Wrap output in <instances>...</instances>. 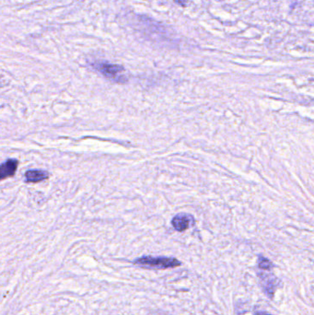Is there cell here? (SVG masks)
I'll return each instance as SVG.
<instances>
[{
    "label": "cell",
    "instance_id": "6da1fadb",
    "mask_svg": "<svg viewBox=\"0 0 314 315\" xmlns=\"http://www.w3.org/2000/svg\"><path fill=\"white\" fill-rule=\"evenodd\" d=\"M134 265L147 269L175 268L182 265L178 259L165 256H142L133 262Z\"/></svg>",
    "mask_w": 314,
    "mask_h": 315
},
{
    "label": "cell",
    "instance_id": "7a4b0ae2",
    "mask_svg": "<svg viewBox=\"0 0 314 315\" xmlns=\"http://www.w3.org/2000/svg\"><path fill=\"white\" fill-rule=\"evenodd\" d=\"M92 66L106 79L116 83H125L128 80L127 78L123 75L125 70L122 65L107 62H94L92 64Z\"/></svg>",
    "mask_w": 314,
    "mask_h": 315
},
{
    "label": "cell",
    "instance_id": "3957f363",
    "mask_svg": "<svg viewBox=\"0 0 314 315\" xmlns=\"http://www.w3.org/2000/svg\"><path fill=\"white\" fill-rule=\"evenodd\" d=\"M259 278H260V282H261L263 292L266 294L268 298L272 299L278 287V283H279L278 278L272 274L269 273L259 274Z\"/></svg>",
    "mask_w": 314,
    "mask_h": 315
},
{
    "label": "cell",
    "instance_id": "277c9868",
    "mask_svg": "<svg viewBox=\"0 0 314 315\" xmlns=\"http://www.w3.org/2000/svg\"><path fill=\"white\" fill-rule=\"evenodd\" d=\"M19 161L16 159H9L0 166V179L3 181L7 178L14 176L18 170Z\"/></svg>",
    "mask_w": 314,
    "mask_h": 315
},
{
    "label": "cell",
    "instance_id": "5b68a950",
    "mask_svg": "<svg viewBox=\"0 0 314 315\" xmlns=\"http://www.w3.org/2000/svg\"><path fill=\"white\" fill-rule=\"evenodd\" d=\"M193 220H194L193 217L188 214H178L171 219V225L177 232H183L190 227V224Z\"/></svg>",
    "mask_w": 314,
    "mask_h": 315
},
{
    "label": "cell",
    "instance_id": "8992f818",
    "mask_svg": "<svg viewBox=\"0 0 314 315\" xmlns=\"http://www.w3.org/2000/svg\"><path fill=\"white\" fill-rule=\"evenodd\" d=\"M24 177L26 183H40L47 180L49 178V173L42 170H29L25 172Z\"/></svg>",
    "mask_w": 314,
    "mask_h": 315
},
{
    "label": "cell",
    "instance_id": "52a82bcc",
    "mask_svg": "<svg viewBox=\"0 0 314 315\" xmlns=\"http://www.w3.org/2000/svg\"><path fill=\"white\" fill-rule=\"evenodd\" d=\"M258 266L264 271H270L274 267V264L270 260L266 259L263 256H259Z\"/></svg>",
    "mask_w": 314,
    "mask_h": 315
},
{
    "label": "cell",
    "instance_id": "ba28073f",
    "mask_svg": "<svg viewBox=\"0 0 314 315\" xmlns=\"http://www.w3.org/2000/svg\"><path fill=\"white\" fill-rule=\"evenodd\" d=\"M174 2L177 3L178 5L182 6V7L186 6V0H174Z\"/></svg>",
    "mask_w": 314,
    "mask_h": 315
},
{
    "label": "cell",
    "instance_id": "9c48e42d",
    "mask_svg": "<svg viewBox=\"0 0 314 315\" xmlns=\"http://www.w3.org/2000/svg\"><path fill=\"white\" fill-rule=\"evenodd\" d=\"M254 315H272L269 314V313H266V312H255Z\"/></svg>",
    "mask_w": 314,
    "mask_h": 315
}]
</instances>
